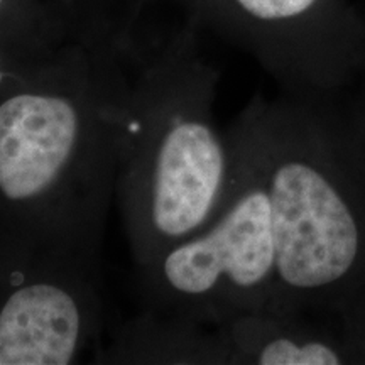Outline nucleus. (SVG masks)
<instances>
[{"instance_id":"obj_6","label":"nucleus","mask_w":365,"mask_h":365,"mask_svg":"<svg viewBox=\"0 0 365 365\" xmlns=\"http://www.w3.org/2000/svg\"><path fill=\"white\" fill-rule=\"evenodd\" d=\"M222 364L340 365L362 357L350 335H339L312 314L264 308L213 327Z\"/></svg>"},{"instance_id":"obj_1","label":"nucleus","mask_w":365,"mask_h":365,"mask_svg":"<svg viewBox=\"0 0 365 365\" xmlns=\"http://www.w3.org/2000/svg\"><path fill=\"white\" fill-rule=\"evenodd\" d=\"M323 100H255L232 127L261 171L276 245V309L365 312V127H333Z\"/></svg>"},{"instance_id":"obj_8","label":"nucleus","mask_w":365,"mask_h":365,"mask_svg":"<svg viewBox=\"0 0 365 365\" xmlns=\"http://www.w3.org/2000/svg\"><path fill=\"white\" fill-rule=\"evenodd\" d=\"M247 19L264 26H281L304 19L319 0H232Z\"/></svg>"},{"instance_id":"obj_4","label":"nucleus","mask_w":365,"mask_h":365,"mask_svg":"<svg viewBox=\"0 0 365 365\" xmlns=\"http://www.w3.org/2000/svg\"><path fill=\"white\" fill-rule=\"evenodd\" d=\"M235 168L217 215L202 230L135 267L143 309L215 327L276 307V245L261 171L228 130Z\"/></svg>"},{"instance_id":"obj_2","label":"nucleus","mask_w":365,"mask_h":365,"mask_svg":"<svg viewBox=\"0 0 365 365\" xmlns=\"http://www.w3.org/2000/svg\"><path fill=\"white\" fill-rule=\"evenodd\" d=\"M125 80L54 66L0 95V244L100 271L117 200Z\"/></svg>"},{"instance_id":"obj_10","label":"nucleus","mask_w":365,"mask_h":365,"mask_svg":"<svg viewBox=\"0 0 365 365\" xmlns=\"http://www.w3.org/2000/svg\"><path fill=\"white\" fill-rule=\"evenodd\" d=\"M7 6H9V0H0V21H2L4 14L7 11Z\"/></svg>"},{"instance_id":"obj_9","label":"nucleus","mask_w":365,"mask_h":365,"mask_svg":"<svg viewBox=\"0 0 365 365\" xmlns=\"http://www.w3.org/2000/svg\"><path fill=\"white\" fill-rule=\"evenodd\" d=\"M53 68L19 65L11 54H6L0 49V95L43 78Z\"/></svg>"},{"instance_id":"obj_3","label":"nucleus","mask_w":365,"mask_h":365,"mask_svg":"<svg viewBox=\"0 0 365 365\" xmlns=\"http://www.w3.org/2000/svg\"><path fill=\"white\" fill-rule=\"evenodd\" d=\"M213 93L212 73L188 63L125 80L115 202L135 267L202 230L225 202L235 156Z\"/></svg>"},{"instance_id":"obj_7","label":"nucleus","mask_w":365,"mask_h":365,"mask_svg":"<svg viewBox=\"0 0 365 365\" xmlns=\"http://www.w3.org/2000/svg\"><path fill=\"white\" fill-rule=\"evenodd\" d=\"M103 364H222L213 327L143 309L118 328Z\"/></svg>"},{"instance_id":"obj_5","label":"nucleus","mask_w":365,"mask_h":365,"mask_svg":"<svg viewBox=\"0 0 365 365\" xmlns=\"http://www.w3.org/2000/svg\"><path fill=\"white\" fill-rule=\"evenodd\" d=\"M100 271L0 244V365L80 362L103 330Z\"/></svg>"}]
</instances>
